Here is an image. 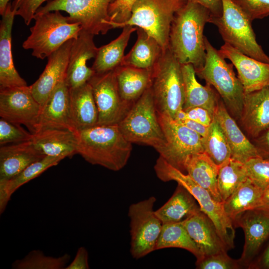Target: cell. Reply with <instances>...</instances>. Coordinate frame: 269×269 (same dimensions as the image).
I'll return each instance as SVG.
<instances>
[{
  "mask_svg": "<svg viewBox=\"0 0 269 269\" xmlns=\"http://www.w3.org/2000/svg\"><path fill=\"white\" fill-rule=\"evenodd\" d=\"M211 16L204 6L188 1L176 12L171 25L168 48L180 64H191L195 71L203 66L206 58L203 32Z\"/></svg>",
  "mask_w": 269,
  "mask_h": 269,
  "instance_id": "obj_1",
  "label": "cell"
},
{
  "mask_svg": "<svg viewBox=\"0 0 269 269\" xmlns=\"http://www.w3.org/2000/svg\"><path fill=\"white\" fill-rule=\"evenodd\" d=\"M77 154L86 161L109 170L118 171L127 164L132 143L118 125H99L76 132Z\"/></svg>",
  "mask_w": 269,
  "mask_h": 269,
  "instance_id": "obj_2",
  "label": "cell"
},
{
  "mask_svg": "<svg viewBox=\"0 0 269 269\" xmlns=\"http://www.w3.org/2000/svg\"><path fill=\"white\" fill-rule=\"evenodd\" d=\"M206 58L203 66L196 75L218 92L230 115L240 120L245 95L243 86L236 76L233 64L228 63L219 50L205 37Z\"/></svg>",
  "mask_w": 269,
  "mask_h": 269,
  "instance_id": "obj_3",
  "label": "cell"
},
{
  "mask_svg": "<svg viewBox=\"0 0 269 269\" xmlns=\"http://www.w3.org/2000/svg\"><path fill=\"white\" fill-rule=\"evenodd\" d=\"M154 169L160 180L175 181L185 187L195 198L200 210L213 222L228 250L234 247V225L226 214L223 202L216 201L208 191L198 185L187 174L174 167L160 156L156 161Z\"/></svg>",
  "mask_w": 269,
  "mask_h": 269,
  "instance_id": "obj_4",
  "label": "cell"
},
{
  "mask_svg": "<svg viewBox=\"0 0 269 269\" xmlns=\"http://www.w3.org/2000/svg\"><path fill=\"white\" fill-rule=\"evenodd\" d=\"M150 88L157 112L175 120L183 110L184 85L181 64L168 47L152 69Z\"/></svg>",
  "mask_w": 269,
  "mask_h": 269,
  "instance_id": "obj_5",
  "label": "cell"
},
{
  "mask_svg": "<svg viewBox=\"0 0 269 269\" xmlns=\"http://www.w3.org/2000/svg\"><path fill=\"white\" fill-rule=\"evenodd\" d=\"M35 23L22 46L32 50V55L44 59L69 40L76 38L82 29L79 23L72 22L68 16L56 10L35 13Z\"/></svg>",
  "mask_w": 269,
  "mask_h": 269,
  "instance_id": "obj_6",
  "label": "cell"
},
{
  "mask_svg": "<svg viewBox=\"0 0 269 269\" xmlns=\"http://www.w3.org/2000/svg\"><path fill=\"white\" fill-rule=\"evenodd\" d=\"M222 14L211 16L210 23L218 28L225 43L241 53L259 61L269 63V56L256 40L252 20L232 0H221Z\"/></svg>",
  "mask_w": 269,
  "mask_h": 269,
  "instance_id": "obj_7",
  "label": "cell"
},
{
  "mask_svg": "<svg viewBox=\"0 0 269 269\" xmlns=\"http://www.w3.org/2000/svg\"><path fill=\"white\" fill-rule=\"evenodd\" d=\"M118 126L132 143L147 145L156 151L165 146L166 139L150 86L133 104Z\"/></svg>",
  "mask_w": 269,
  "mask_h": 269,
  "instance_id": "obj_8",
  "label": "cell"
},
{
  "mask_svg": "<svg viewBox=\"0 0 269 269\" xmlns=\"http://www.w3.org/2000/svg\"><path fill=\"white\" fill-rule=\"evenodd\" d=\"M187 0H136L130 18L118 25L139 27L153 37L163 49L168 47L171 25L176 12Z\"/></svg>",
  "mask_w": 269,
  "mask_h": 269,
  "instance_id": "obj_9",
  "label": "cell"
},
{
  "mask_svg": "<svg viewBox=\"0 0 269 269\" xmlns=\"http://www.w3.org/2000/svg\"><path fill=\"white\" fill-rule=\"evenodd\" d=\"M116 0H49L36 13L56 10L69 14L71 22L79 23L83 30L93 34H106L112 29L109 6Z\"/></svg>",
  "mask_w": 269,
  "mask_h": 269,
  "instance_id": "obj_10",
  "label": "cell"
},
{
  "mask_svg": "<svg viewBox=\"0 0 269 269\" xmlns=\"http://www.w3.org/2000/svg\"><path fill=\"white\" fill-rule=\"evenodd\" d=\"M154 196L132 204L128 210L130 219V253L139 259L156 250L163 224L156 216Z\"/></svg>",
  "mask_w": 269,
  "mask_h": 269,
  "instance_id": "obj_11",
  "label": "cell"
},
{
  "mask_svg": "<svg viewBox=\"0 0 269 269\" xmlns=\"http://www.w3.org/2000/svg\"><path fill=\"white\" fill-rule=\"evenodd\" d=\"M157 115L166 142L157 151L169 164L185 173L188 158L204 151L203 137L172 118Z\"/></svg>",
  "mask_w": 269,
  "mask_h": 269,
  "instance_id": "obj_12",
  "label": "cell"
},
{
  "mask_svg": "<svg viewBox=\"0 0 269 269\" xmlns=\"http://www.w3.org/2000/svg\"><path fill=\"white\" fill-rule=\"evenodd\" d=\"M88 82L98 112L97 125H118L132 106L125 103L121 97L115 69L95 73Z\"/></svg>",
  "mask_w": 269,
  "mask_h": 269,
  "instance_id": "obj_13",
  "label": "cell"
},
{
  "mask_svg": "<svg viewBox=\"0 0 269 269\" xmlns=\"http://www.w3.org/2000/svg\"><path fill=\"white\" fill-rule=\"evenodd\" d=\"M41 106L34 98L30 86L0 89V116L35 132Z\"/></svg>",
  "mask_w": 269,
  "mask_h": 269,
  "instance_id": "obj_14",
  "label": "cell"
},
{
  "mask_svg": "<svg viewBox=\"0 0 269 269\" xmlns=\"http://www.w3.org/2000/svg\"><path fill=\"white\" fill-rule=\"evenodd\" d=\"M233 224L244 232L245 244L239 260L243 267H250L269 237V213L258 209L249 210L240 214Z\"/></svg>",
  "mask_w": 269,
  "mask_h": 269,
  "instance_id": "obj_15",
  "label": "cell"
},
{
  "mask_svg": "<svg viewBox=\"0 0 269 269\" xmlns=\"http://www.w3.org/2000/svg\"><path fill=\"white\" fill-rule=\"evenodd\" d=\"M94 36L93 34L81 30L78 36L73 39L65 78L69 89L88 82L95 74L92 68L87 64L89 60L95 58L98 50Z\"/></svg>",
  "mask_w": 269,
  "mask_h": 269,
  "instance_id": "obj_16",
  "label": "cell"
},
{
  "mask_svg": "<svg viewBox=\"0 0 269 269\" xmlns=\"http://www.w3.org/2000/svg\"><path fill=\"white\" fill-rule=\"evenodd\" d=\"M219 51L237 70L245 93L269 87V63L249 57L226 43Z\"/></svg>",
  "mask_w": 269,
  "mask_h": 269,
  "instance_id": "obj_17",
  "label": "cell"
},
{
  "mask_svg": "<svg viewBox=\"0 0 269 269\" xmlns=\"http://www.w3.org/2000/svg\"><path fill=\"white\" fill-rule=\"evenodd\" d=\"M66 42L48 57V62L38 79L30 86L32 94L42 106L65 75L73 39Z\"/></svg>",
  "mask_w": 269,
  "mask_h": 269,
  "instance_id": "obj_18",
  "label": "cell"
},
{
  "mask_svg": "<svg viewBox=\"0 0 269 269\" xmlns=\"http://www.w3.org/2000/svg\"><path fill=\"white\" fill-rule=\"evenodd\" d=\"M46 129H65L74 132L70 116L69 89L65 78L57 85L41 106L35 133Z\"/></svg>",
  "mask_w": 269,
  "mask_h": 269,
  "instance_id": "obj_19",
  "label": "cell"
},
{
  "mask_svg": "<svg viewBox=\"0 0 269 269\" xmlns=\"http://www.w3.org/2000/svg\"><path fill=\"white\" fill-rule=\"evenodd\" d=\"M239 122L252 140L269 128V87L245 93Z\"/></svg>",
  "mask_w": 269,
  "mask_h": 269,
  "instance_id": "obj_20",
  "label": "cell"
},
{
  "mask_svg": "<svg viewBox=\"0 0 269 269\" xmlns=\"http://www.w3.org/2000/svg\"><path fill=\"white\" fill-rule=\"evenodd\" d=\"M14 11L9 2L0 23V89L27 86L16 70L11 52V31Z\"/></svg>",
  "mask_w": 269,
  "mask_h": 269,
  "instance_id": "obj_21",
  "label": "cell"
},
{
  "mask_svg": "<svg viewBox=\"0 0 269 269\" xmlns=\"http://www.w3.org/2000/svg\"><path fill=\"white\" fill-rule=\"evenodd\" d=\"M181 222L196 244L203 258L228 251L214 223L200 209Z\"/></svg>",
  "mask_w": 269,
  "mask_h": 269,
  "instance_id": "obj_22",
  "label": "cell"
},
{
  "mask_svg": "<svg viewBox=\"0 0 269 269\" xmlns=\"http://www.w3.org/2000/svg\"><path fill=\"white\" fill-rule=\"evenodd\" d=\"M214 117L227 138L232 158L245 163L252 158L260 157L254 144L244 134L236 120L230 115L221 98L216 106Z\"/></svg>",
  "mask_w": 269,
  "mask_h": 269,
  "instance_id": "obj_23",
  "label": "cell"
},
{
  "mask_svg": "<svg viewBox=\"0 0 269 269\" xmlns=\"http://www.w3.org/2000/svg\"><path fill=\"white\" fill-rule=\"evenodd\" d=\"M45 156L32 140L0 145V180L12 178Z\"/></svg>",
  "mask_w": 269,
  "mask_h": 269,
  "instance_id": "obj_24",
  "label": "cell"
},
{
  "mask_svg": "<svg viewBox=\"0 0 269 269\" xmlns=\"http://www.w3.org/2000/svg\"><path fill=\"white\" fill-rule=\"evenodd\" d=\"M32 141L45 156L72 158L77 154L75 132L69 130L46 129L33 134Z\"/></svg>",
  "mask_w": 269,
  "mask_h": 269,
  "instance_id": "obj_25",
  "label": "cell"
},
{
  "mask_svg": "<svg viewBox=\"0 0 269 269\" xmlns=\"http://www.w3.org/2000/svg\"><path fill=\"white\" fill-rule=\"evenodd\" d=\"M69 109L75 133L97 125L98 112L89 82L69 89Z\"/></svg>",
  "mask_w": 269,
  "mask_h": 269,
  "instance_id": "obj_26",
  "label": "cell"
},
{
  "mask_svg": "<svg viewBox=\"0 0 269 269\" xmlns=\"http://www.w3.org/2000/svg\"><path fill=\"white\" fill-rule=\"evenodd\" d=\"M184 85L185 99L183 110L194 107L207 110L213 116L220 96L211 85L200 84L196 78L195 70L192 65H181Z\"/></svg>",
  "mask_w": 269,
  "mask_h": 269,
  "instance_id": "obj_27",
  "label": "cell"
},
{
  "mask_svg": "<svg viewBox=\"0 0 269 269\" xmlns=\"http://www.w3.org/2000/svg\"><path fill=\"white\" fill-rule=\"evenodd\" d=\"M121 97L132 106L150 87L152 69L122 65L115 69Z\"/></svg>",
  "mask_w": 269,
  "mask_h": 269,
  "instance_id": "obj_28",
  "label": "cell"
},
{
  "mask_svg": "<svg viewBox=\"0 0 269 269\" xmlns=\"http://www.w3.org/2000/svg\"><path fill=\"white\" fill-rule=\"evenodd\" d=\"M136 31L135 43L129 52L125 55L121 66L152 69L164 49L153 37L142 28L137 27Z\"/></svg>",
  "mask_w": 269,
  "mask_h": 269,
  "instance_id": "obj_29",
  "label": "cell"
},
{
  "mask_svg": "<svg viewBox=\"0 0 269 269\" xmlns=\"http://www.w3.org/2000/svg\"><path fill=\"white\" fill-rule=\"evenodd\" d=\"M220 166L204 151L190 156L185 163V172L198 185L208 191L217 201L223 202L217 186Z\"/></svg>",
  "mask_w": 269,
  "mask_h": 269,
  "instance_id": "obj_30",
  "label": "cell"
},
{
  "mask_svg": "<svg viewBox=\"0 0 269 269\" xmlns=\"http://www.w3.org/2000/svg\"><path fill=\"white\" fill-rule=\"evenodd\" d=\"M200 209L193 195L178 183L171 197L155 213L164 224L181 222Z\"/></svg>",
  "mask_w": 269,
  "mask_h": 269,
  "instance_id": "obj_31",
  "label": "cell"
},
{
  "mask_svg": "<svg viewBox=\"0 0 269 269\" xmlns=\"http://www.w3.org/2000/svg\"><path fill=\"white\" fill-rule=\"evenodd\" d=\"M64 158L46 156L29 165L11 178L0 180V213L2 214L12 195L21 186L38 177L47 169L57 165Z\"/></svg>",
  "mask_w": 269,
  "mask_h": 269,
  "instance_id": "obj_32",
  "label": "cell"
},
{
  "mask_svg": "<svg viewBox=\"0 0 269 269\" xmlns=\"http://www.w3.org/2000/svg\"><path fill=\"white\" fill-rule=\"evenodd\" d=\"M136 29V27L125 26L116 39L98 48L91 67L95 73L107 72L121 66L125 56V48L132 33Z\"/></svg>",
  "mask_w": 269,
  "mask_h": 269,
  "instance_id": "obj_33",
  "label": "cell"
},
{
  "mask_svg": "<svg viewBox=\"0 0 269 269\" xmlns=\"http://www.w3.org/2000/svg\"><path fill=\"white\" fill-rule=\"evenodd\" d=\"M263 192L248 177L223 202L224 211L233 223L241 213L258 207Z\"/></svg>",
  "mask_w": 269,
  "mask_h": 269,
  "instance_id": "obj_34",
  "label": "cell"
},
{
  "mask_svg": "<svg viewBox=\"0 0 269 269\" xmlns=\"http://www.w3.org/2000/svg\"><path fill=\"white\" fill-rule=\"evenodd\" d=\"M177 248L191 253L199 261L203 256L181 222L164 224L159 237L156 250Z\"/></svg>",
  "mask_w": 269,
  "mask_h": 269,
  "instance_id": "obj_35",
  "label": "cell"
},
{
  "mask_svg": "<svg viewBox=\"0 0 269 269\" xmlns=\"http://www.w3.org/2000/svg\"><path fill=\"white\" fill-rule=\"evenodd\" d=\"M248 178L244 163L232 157L220 166L218 189L224 202Z\"/></svg>",
  "mask_w": 269,
  "mask_h": 269,
  "instance_id": "obj_36",
  "label": "cell"
},
{
  "mask_svg": "<svg viewBox=\"0 0 269 269\" xmlns=\"http://www.w3.org/2000/svg\"><path fill=\"white\" fill-rule=\"evenodd\" d=\"M204 152L218 166L231 157V151L224 133L215 117L206 136L203 138Z\"/></svg>",
  "mask_w": 269,
  "mask_h": 269,
  "instance_id": "obj_37",
  "label": "cell"
},
{
  "mask_svg": "<svg viewBox=\"0 0 269 269\" xmlns=\"http://www.w3.org/2000/svg\"><path fill=\"white\" fill-rule=\"evenodd\" d=\"M71 258L65 254L58 257L45 255L40 250L29 252L20 259L14 261L12 265L13 269H65Z\"/></svg>",
  "mask_w": 269,
  "mask_h": 269,
  "instance_id": "obj_38",
  "label": "cell"
},
{
  "mask_svg": "<svg viewBox=\"0 0 269 269\" xmlns=\"http://www.w3.org/2000/svg\"><path fill=\"white\" fill-rule=\"evenodd\" d=\"M244 164L248 178L263 191L269 188V158L253 157Z\"/></svg>",
  "mask_w": 269,
  "mask_h": 269,
  "instance_id": "obj_39",
  "label": "cell"
},
{
  "mask_svg": "<svg viewBox=\"0 0 269 269\" xmlns=\"http://www.w3.org/2000/svg\"><path fill=\"white\" fill-rule=\"evenodd\" d=\"M33 134L26 131L20 125L0 118V145L16 143L31 140Z\"/></svg>",
  "mask_w": 269,
  "mask_h": 269,
  "instance_id": "obj_40",
  "label": "cell"
},
{
  "mask_svg": "<svg viewBox=\"0 0 269 269\" xmlns=\"http://www.w3.org/2000/svg\"><path fill=\"white\" fill-rule=\"evenodd\" d=\"M227 252L205 257L197 261L196 266L199 269H238L243 268L240 260L230 257Z\"/></svg>",
  "mask_w": 269,
  "mask_h": 269,
  "instance_id": "obj_41",
  "label": "cell"
},
{
  "mask_svg": "<svg viewBox=\"0 0 269 269\" xmlns=\"http://www.w3.org/2000/svg\"><path fill=\"white\" fill-rule=\"evenodd\" d=\"M136 0H116L110 4L108 14L113 28L127 21L131 15L132 6Z\"/></svg>",
  "mask_w": 269,
  "mask_h": 269,
  "instance_id": "obj_42",
  "label": "cell"
},
{
  "mask_svg": "<svg viewBox=\"0 0 269 269\" xmlns=\"http://www.w3.org/2000/svg\"><path fill=\"white\" fill-rule=\"evenodd\" d=\"M253 21L269 15V0H232Z\"/></svg>",
  "mask_w": 269,
  "mask_h": 269,
  "instance_id": "obj_43",
  "label": "cell"
},
{
  "mask_svg": "<svg viewBox=\"0 0 269 269\" xmlns=\"http://www.w3.org/2000/svg\"><path fill=\"white\" fill-rule=\"evenodd\" d=\"M47 0H14L11 3L12 9L15 15L21 17L26 25H28L38 9Z\"/></svg>",
  "mask_w": 269,
  "mask_h": 269,
  "instance_id": "obj_44",
  "label": "cell"
},
{
  "mask_svg": "<svg viewBox=\"0 0 269 269\" xmlns=\"http://www.w3.org/2000/svg\"><path fill=\"white\" fill-rule=\"evenodd\" d=\"M214 117L207 110L203 108L194 107L186 111H180L177 114L175 120L189 119L209 127Z\"/></svg>",
  "mask_w": 269,
  "mask_h": 269,
  "instance_id": "obj_45",
  "label": "cell"
},
{
  "mask_svg": "<svg viewBox=\"0 0 269 269\" xmlns=\"http://www.w3.org/2000/svg\"><path fill=\"white\" fill-rule=\"evenodd\" d=\"M251 141L256 147L260 157L269 158V128Z\"/></svg>",
  "mask_w": 269,
  "mask_h": 269,
  "instance_id": "obj_46",
  "label": "cell"
},
{
  "mask_svg": "<svg viewBox=\"0 0 269 269\" xmlns=\"http://www.w3.org/2000/svg\"><path fill=\"white\" fill-rule=\"evenodd\" d=\"M88 253L84 247L78 248L73 260L65 269H88Z\"/></svg>",
  "mask_w": 269,
  "mask_h": 269,
  "instance_id": "obj_47",
  "label": "cell"
},
{
  "mask_svg": "<svg viewBox=\"0 0 269 269\" xmlns=\"http://www.w3.org/2000/svg\"><path fill=\"white\" fill-rule=\"evenodd\" d=\"M198 3L206 8L210 12L212 17H220L222 14V3L221 0H187Z\"/></svg>",
  "mask_w": 269,
  "mask_h": 269,
  "instance_id": "obj_48",
  "label": "cell"
},
{
  "mask_svg": "<svg viewBox=\"0 0 269 269\" xmlns=\"http://www.w3.org/2000/svg\"><path fill=\"white\" fill-rule=\"evenodd\" d=\"M176 121L196 132L203 138L206 136L210 126H206L189 119H184L181 121Z\"/></svg>",
  "mask_w": 269,
  "mask_h": 269,
  "instance_id": "obj_49",
  "label": "cell"
},
{
  "mask_svg": "<svg viewBox=\"0 0 269 269\" xmlns=\"http://www.w3.org/2000/svg\"><path fill=\"white\" fill-rule=\"evenodd\" d=\"M258 209H261L269 213V188L265 190Z\"/></svg>",
  "mask_w": 269,
  "mask_h": 269,
  "instance_id": "obj_50",
  "label": "cell"
},
{
  "mask_svg": "<svg viewBox=\"0 0 269 269\" xmlns=\"http://www.w3.org/2000/svg\"><path fill=\"white\" fill-rule=\"evenodd\" d=\"M258 264L259 265V267L262 268L269 269V245L266 249Z\"/></svg>",
  "mask_w": 269,
  "mask_h": 269,
  "instance_id": "obj_51",
  "label": "cell"
},
{
  "mask_svg": "<svg viewBox=\"0 0 269 269\" xmlns=\"http://www.w3.org/2000/svg\"><path fill=\"white\" fill-rule=\"evenodd\" d=\"M10 0H0V14L2 15L9 2Z\"/></svg>",
  "mask_w": 269,
  "mask_h": 269,
  "instance_id": "obj_52",
  "label": "cell"
}]
</instances>
